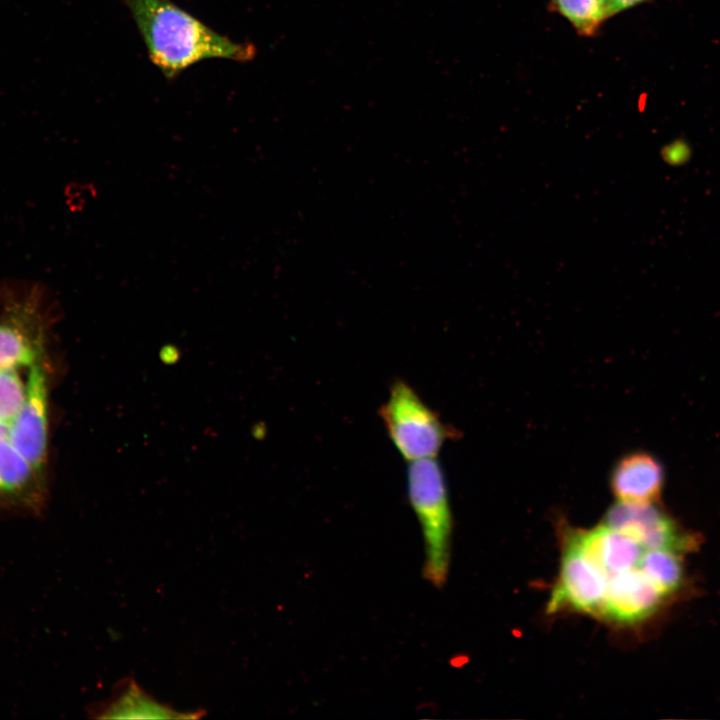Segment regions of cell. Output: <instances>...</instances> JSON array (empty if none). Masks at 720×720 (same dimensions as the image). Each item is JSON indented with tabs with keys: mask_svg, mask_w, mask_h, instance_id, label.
I'll return each instance as SVG.
<instances>
[{
	"mask_svg": "<svg viewBox=\"0 0 720 720\" xmlns=\"http://www.w3.org/2000/svg\"><path fill=\"white\" fill-rule=\"evenodd\" d=\"M26 385L16 369H0V422L9 426L26 399Z\"/></svg>",
	"mask_w": 720,
	"mask_h": 720,
	"instance_id": "9a60e30c",
	"label": "cell"
},
{
	"mask_svg": "<svg viewBox=\"0 0 720 720\" xmlns=\"http://www.w3.org/2000/svg\"><path fill=\"white\" fill-rule=\"evenodd\" d=\"M378 415L394 447L408 463L436 458L444 443L455 435L403 379L392 382Z\"/></svg>",
	"mask_w": 720,
	"mask_h": 720,
	"instance_id": "3957f363",
	"label": "cell"
},
{
	"mask_svg": "<svg viewBox=\"0 0 720 720\" xmlns=\"http://www.w3.org/2000/svg\"><path fill=\"white\" fill-rule=\"evenodd\" d=\"M600 1L606 9L608 17H610V8H611L612 0H600Z\"/></svg>",
	"mask_w": 720,
	"mask_h": 720,
	"instance_id": "ac0fdd59",
	"label": "cell"
},
{
	"mask_svg": "<svg viewBox=\"0 0 720 720\" xmlns=\"http://www.w3.org/2000/svg\"><path fill=\"white\" fill-rule=\"evenodd\" d=\"M9 426L0 422V440L8 438Z\"/></svg>",
	"mask_w": 720,
	"mask_h": 720,
	"instance_id": "e0dca14e",
	"label": "cell"
},
{
	"mask_svg": "<svg viewBox=\"0 0 720 720\" xmlns=\"http://www.w3.org/2000/svg\"><path fill=\"white\" fill-rule=\"evenodd\" d=\"M569 534L608 578L638 566L644 552V547L635 539L604 524Z\"/></svg>",
	"mask_w": 720,
	"mask_h": 720,
	"instance_id": "30bf717a",
	"label": "cell"
},
{
	"mask_svg": "<svg viewBox=\"0 0 720 720\" xmlns=\"http://www.w3.org/2000/svg\"><path fill=\"white\" fill-rule=\"evenodd\" d=\"M93 713L97 718H190L157 702L143 691L134 681H125L104 704L98 705Z\"/></svg>",
	"mask_w": 720,
	"mask_h": 720,
	"instance_id": "7c38bea8",
	"label": "cell"
},
{
	"mask_svg": "<svg viewBox=\"0 0 720 720\" xmlns=\"http://www.w3.org/2000/svg\"><path fill=\"white\" fill-rule=\"evenodd\" d=\"M25 402L9 425L8 440L39 471L46 461L48 443V384L40 362L32 365Z\"/></svg>",
	"mask_w": 720,
	"mask_h": 720,
	"instance_id": "8992f818",
	"label": "cell"
},
{
	"mask_svg": "<svg viewBox=\"0 0 720 720\" xmlns=\"http://www.w3.org/2000/svg\"><path fill=\"white\" fill-rule=\"evenodd\" d=\"M0 315V369L31 367L40 360L44 337L41 296L34 288L9 297Z\"/></svg>",
	"mask_w": 720,
	"mask_h": 720,
	"instance_id": "277c9868",
	"label": "cell"
},
{
	"mask_svg": "<svg viewBox=\"0 0 720 720\" xmlns=\"http://www.w3.org/2000/svg\"><path fill=\"white\" fill-rule=\"evenodd\" d=\"M608 577L583 553L568 533L558 582L552 590L547 612L573 608L599 614Z\"/></svg>",
	"mask_w": 720,
	"mask_h": 720,
	"instance_id": "5b68a950",
	"label": "cell"
},
{
	"mask_svg": "<svg viewBox=\"0 0 720 720\" xmlns=\"http://www.w3.org/2000/svg\"><path fill=\"white\" fill-rule=\"evenodd\" d=\"M407 496L419 522L423 544V577L437 588L447 580L453 519L444 472L436 458L408 463Z\"/></svg>",
	"mask_w": 720,
	"mask_h": 720,
	"instance_id": "7a4b0ae2",
	"label": "cell"
},
{
	"mask_svg": "<svg viewBox=\"0 0 720 720\" xmlns=\"http://www.w3.org/2000/svg\"><path fill=\"white\" fill-rule=\"evenodd\" d=\"M149 59L167 79L206 59L252 61L257 49L223 36L168 0H125Z\"/></svg>",
	"mask_w": 720,
	"mask_h": 720,
	"instance_id": "6da1fadb",
	"label": "cell"
},
{
	"mask_svg": "<svg viewBox=\"0 0 720 720\" xmlns=\"http://www.w3.org/2000/svg\"><path fill=\"white\" fill-rule=\"evenodd\" d=\"M663 596L643 571L632 568L608 578L599 614L619 624H634L654 613Z\"/></svg>",
	"mask_w": 720,
	"mask_h": 720,
	"instance_id": "ba28073f",
	"label": "cell"
},
{
	"mask_svg": "<svg viewBox=\"0 0 720 720\" xmlns=\"http://www.w3.org/2000/svg\"><path fill=\"white\" fill-rule=\"evenodd\" d=\"M36 472L8 438L0 440V508L39 512L43 495Z\"/></svg>",
	"mask_w": 720,
	"mask_h": 720,
	"instance_id": "8fae6325",
	"label": "cell"
},
{
	"mask_svg": "<svg viewBox=\"0 0 720 720\" xmlns=\"http://www.w3.org/2000/svg\"><path fill=\"white\" fill-rule=\"evenodd\" d=\"M678 552L671 549H647L638 567L665 595L676 590L682 579V566Z\"/></svg>",
	"mask_w": 720,
	"mask_h": 720,
	"instance_id": "4fadbf2b",
	"label": "cell"
},
{
	"mask_svg": "<svg viewBox=\"0 0 720 720\" xmlns=\"http://www.w3.org/2000/svg\"><path fill=\"white\" fill-rule=\"evenodd\" d=\"M645 1H647V0H612L611 8H610V16H613L616 13H619L623 10L634 7Z\"/></svg>",
	"mask_w": 720,
	"mask_h": 720,
	"instance_id": "2e32d148",
	"label": "cell"
},
{
	"mask_svg": "<svg viewBox=\"0 0 720 720\" xmlns=\"http://www.w3.org/2000/svg\"><path fill=\"white\" fill-rule=\"evenodd\" d=\"M552 4L584 36L593 35L608 18L600 0H552Z\"/></svg>",
	"mask_w": 720,
	"mask_h": 720,
	"instance_id": "5bb4252c",
	"label": "cell"
},
{
	"mask_svg": "<svg viewBox=\"0 0 720 720\" xmlns=\"http://www.w3.org/2000/svg\"><path fill=\"white\" fill-rule=\"evenodd\" d=\"M665 471L661 462L645 451L622 456L610 474V487L619 501L655 503L661 496Z\"/></svg>",
	"mask_w": 720,
	"mask_h": 720,
	"instance_id": "9c48e42d",
	"label": "cell"
},
{
	"mask_svg": "<svg viewBox=\"0 0 720 720\" xmlns=\"http://www.w3.org/2000/svg\"><path fill=\"white\" fill-rule=\"evenodd\" d=\"M603 524L619 530L644 549H671L679 552L689 544L677 532L673 521L654 503L618 501L607 511Z\"/></svg>",
	"mask_w": 720,
	"mask_h": 720,
	"instance_id": "52a82bcc",
	"label": "cell"
}]
</instances>
